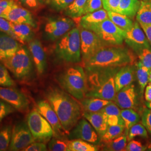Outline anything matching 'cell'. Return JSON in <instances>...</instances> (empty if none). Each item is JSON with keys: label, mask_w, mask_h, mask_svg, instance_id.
Masks as SVG:
<instances>
[{"label": "cell", "mask_w": 151, "mask_h": 151, "mask_svg": "<svg viewBox=\"0 0 151 151\" xmlns=\"http://www.w3.org/2000/svg\"><path fill=\"white\" fill-rule=\"evenodd\" d=\"M120 67L86 68V97H94L114 101L116 95L115 76Z\"/></svg>", "instance_id": "7a4b0ae2"}, {"label": "cell", "mask_w": 151, "mask_h": 151, "mask_svg": "<svg viewBox=\"0 0 151 151\" xmlns=\"http://www.w3.org/2000/svg\"><path fill=\"white\" fill-rule=\"evenodd\" d=\"M134 56L128 49L120 45L105 46L100 49L83 65L85 68L121 67L133 65Z\"/></svg>", "instance_id": "3957f363"}, {"label": "cell", "mask_w": 151, "mask_h": 151, "mask_svg": "<svg viewBox=\"0 0 151 151\" xmlns=\"http://www.w3.org/2000/svg\"><path fill=\"white\" fill-rule=\"evenodd\" d=\"M139 25L142 28V29L143 30L144 32L146 34V37L151 45V24L146 25V24H139Z\"/></svg>", "instance_id": "f907efd6"}, {"label": "cell", "mask_w": 151, "mask_h": 151, "mask_svg": "<svg viewBox=\"0 0 151 151\" xmlns=\"http://www.w3.org/2000/svg\"><path fill=\"white\" fill-rule=\"evenodd\" d=\"M96 33L106 45H120L124 41L125 31L109 19L86 27Z\"/></svg>", "instance_id": "52a82bcc"}, {"label": "cell", "mask_w": 151, "mask_h": 151, "mask_svg": "<svg viewBox=\"0 0 151 151\" xmlns=\"http://www.w3.org/2000/svg\"><path fill=\"white\" fill-rule=\"evenodd\" d=\"M100 111L105 116L109 125H124L123 119L121 116V110L115 103H111L104 108Z\"/></svg>", "instance_id": "7402d4cb"}, {"label": "cell", "mask_w": 151, "mask_h": 151, "mask_svg": "<svg viewBox=\"0 0 151 151\" xmlns=\"http://www.w3.org/2000/svg\"><path fill=\"white\" fill-rule=\"evenodd\" d=\"M0 99L20 111H25L29 108L27 97L14 87L0 86Z\"/></svg>", "instance_id": "5bb4252c"}, {"label": "cell", "mask_w": 151, "mask_h": 151, "mask_svg": "<svg viewBox=\"0 0 151 151\" xmlns=\"http://www.w3.org/2000/svg\"><path fill=\"white\" fill-rule=\"evenodd\" d=\"M146 105L147 108L151 109V102H146Z\"/></svg>", "instance_id": "f5cc1de1"}, {"label": "cell", "mask_w": 151, "mask_h": 151, "mask_svg": "<svg viewBox=\"0 0 151 151\" xmlns=\"http://www.w3.org/2000/svg\"><path fill=\"white\" fill-rule=\"evenodd\" d=\"M150 84L151 85V70H150V75H149V82Z\"/></svg>", "instance_id": "db71d44e"}, {"label": "cell", "mask_w": 151, "mask_h": 151, "mask_svg": "<svg viewBox=\"0 0 151 151\" xmlns=\"http://www.w3.org/2000/svg\"><path fill=\"white\" fill-rule=\"evenodd\" d=\"M148 148L150 149V150H151V144L150 146H148Z\"/></svg>", "instance_id": "11a10c76"}, {"label": "cell", "mask_w": 151, "mask_h": 151, "mask_svg": "<svg viewBox=\"0 0 151 151\" xmlns=\"http://www.w3.org/2000/svg\"><path fill=\"white\" fill-rule=\"evenodd\" d=\"M12 128L10 125H6L0 129V151L9 150L11 142Z\"/></svg>", "instance_id": "836d02e7"}, {"label": "cell", "mask_w": 151, "mask_h": 151, "mask_svg": "<svg viewBox=\"0 0 151 151\" xmlns=\"http://www.w3.org/2000/svg\"><path fill=\"white\" fill-rule=\"evenodd\" d=\"M17 79L27 80L32 75L33 60L31 53L22 45L15 54L2 62Z\"/></svg>", "instance_id": "8992f818"}, {"label": "cell", "mask_w": 151, "mask_h": 151, "mask_svg": "<svg viewBox=\"0 0 151 151\" xmlns=\"http://www.w3.org/2000/svg\"><path fill=\"white\" fill-rule=\"evenodd\" d=\"M0 32H5L8 35H10L12 38L15 39L17 41H19V39L17 38L15 34L14 33L12 27H11V22L7 20L4 17H0Z\"/></svg>", "instance_id": "7bdbcfd3"}, {"label": "cell", "mask_w": 151, "mask_h": 151, "mask_svg": "<svg viewBox=\"0 0 151 151\" xmlns=\"http://www.w3.org/2000/svg\"><path fill=\"white\" fill-rule=\"evenodd\" d=\"M82 115L91 124L101 139L109 126L106 119L103 114L100 111L95 113L83 111Z\"/></svg>", "instance_id": "44dd1931"}, {"label": "cell", "mask_w": 151, "mask_h": 151, "mask_svg": "<svg viewBox=\"0 0 151 151\" xmlns=\"http://www.w3.org/2000/svg\"><path fill=\"white\" fill-rule=\"evenodd\" d=\"M22 46V43L15 39L0 32V62L13 55Z\"/></svg>", "instance_id": "d6986e66"}, {"label": "cell", "mask_w": 151, "mask_h": 151, "mask_svg": "<svg viewBox=\"0 0 151 151\" xmlns=\"http://www.w3.org/2000/svg\"><path fill=\"white\" fill-rule=\"evenodd\" d=\"M4 18L12 23L26 24L33 28L37 27V24L32 13L27 9L17 5V4Z\"/></svg>", "instance_id": "ac0fdd59"}, {"label": "cell", "mask_w": 151, "mask_h": 151, "mask_svg": "<svg viewBox=\"0 0 151 151\" xmlns=\"http://www.w3.org/2000/svg\"><path fill=\"white\" fill-rule=\"evenodd\" d=\"M37 109L52 126L54 131V137L62 138L65 132L60 122L58 115L48 101L47 100L38 101Z\"/></svg>", "instance_id": "9a60e30c"}, {"label": "cell", "mask_w": 151, "mask_h": 151, "mask_svg": "<svg viewBox=\"0 0 151 151\" xmlns=\"http://www.w3.org/2000/svg\"><path fill=\"white\" fill-rule=\"evenodd\" d=\"M68 141L54 138L49 142L48 149L51 151H69Z\"/></svg>", "instance_id": "74e56055"}, {"label": "cell", "mask_w": 151, "mask_h": 151, "mask_svg": "<svg viewBox=\"0 0 151 151\" xmlns=\"http://www.w3.org/2000/svg\"><path fill=\"white\" fill-rule=\"evenodd\" d=\"M139 61L149 70H151V48H144L137 53Z\"/></svg>", "instance_id": "ab89813d"}, {"label": "cell", "mask_w": 151, "mask_h": 151, "mask_svg": "<svg viewBox=\"0 0 151 151\" xmlns=\"http://www.w3.org/2000/svg\"><path fill=\"white\" fill-rule=\"evenodd\" d=\"M3 1V0H0V2H1V1Z\"/></svg>", "instance_id": "6f0895ef"}, {"label": "cell", "mask_w": 151, "mask_h": 151, "mask_svg": "<svg viewBox=\"0 0 151 151\" xmlns=\"http://www.w3.org/2000/svg\"><path fill=\"white\" fill-rule=\"evenodd\" d=\"M125 129L124 125H109L101 140L103 141L112 140L123 134Z\"/></svg>", "instance_id": "e575fe53"}, {"label": "cell", "mask_w": 151, "mask_h": 151, "mask_svg": "<svg viewBox=\"0 0 151 151\" xmlns=\"http://www.w3.org/2000/svg\"><path fill=\"white\" fill-rule=\"evenodd\" d=\"M114 101L122 109L135 108L137 102V95L134 86L131 84L117 92Z\"/></svg>", "instance_id": "e0dca14e"}, {"label": "cell", "mask_w": 151, "mask_h": 151, "mask_svg": "<svg viewBox=\"0 0 151 151\" xmlns=\"http://www.w3.org/2000/svg\"><path fill=\"white\" fill-rule=\"evenodd\" d=\"M54 52L57 57L65 62L76 63L81 61L79 27H73L57 40Z\"/></svg>", "instance_id": "5b68a950"}, {"label": "cell", "mask_w": 151, "mask_h": 151, "mask_svg": "<svg viewBox=\"0 0 151 151\" xmlns=\"http://www.w3.org/2000/svg\"><path fill=\"white\" fill-rule=\"evenodd\" d=\"M22 4H23L28 8L35 9L38 8L40 4V0H20Z\"/></svg>", "instance_id": "681fc988"}, {"label": "cell", "mask_w": 151, "mask_h": 151, "mask_svg": "<svg viewBox=\"0 0 151 151\" xmlns=\"http://www.w3.org/2000/svg\"><path fill=\"white\" fill-rule=\"evenodd\" d=\"M14 0H3L0 2V17H4L16 4Z\"/></svg>", "instance_id": "ee69618b"}, {"label": "cell", "mask_w": 151, "mask_h": 151, "mask_svg": "<svg viewBox=\"0 0 151 151\" xmlns=\"http://www.w3.org/2000/svg\"><path fill=\"white\" fill-rule=\"evenodd\" d=\"M142 124L146 128L147 130L151 134V109H146L142 116Z\"/></svg>", "instance_id": "bcb514c9"}, {"label": "cell", "mask_w": 151, "mask_h": 151, "mask_svg": "<svg viewBox=\"0 0 151 151\" xmlns=\"http://www.w3.org/2000/svg\"><path fill=\"white\" fill-rule=\"evenodd\" d=\"M16 109L0 99V124L7 116L16 111Z\"/></svg>", "instance_id": "b9f144b4"}, {"label": "cell", "mask_w": 151, "mask_h": 151, "mask_svg": "<svg viewBox=\"0 0 151 151\" xmlns=\"http://www.w3.org/2000/svg\"><path fill=\"white\" fill-rule=\"evenodd\" d=\"M87 0H75L65 10V15L72 19L80 18Z\"/></svg>", "instance_id": "d6a6232c"}, {"label": "cell", "mask_w": 151, "mask_h": 151, "mask_svg": "<svg viewBox=\"0 0 151 151\" xmlns=\"http://www.w3.org/2000/svg\"><path fill=\"white\" fill-rule=\"evenodd\" d=\"M121 116L124 120L125 129L128 131L133 125L138 123L140 120L139 115L133 109H122Z\"/></svg>", "instance_id": "1f68e13d"}, {"label": "cell", "mask_w": 151, "mask_h": 151, "mask_svg": "<svg viewBox=\"0 0 151 151\" xmlns=\"http://www.w3.org/2000/svg\"><path fill=\"white\" fill-rule=\"evenodd\" d=\"M103 7L101 0H87L82 12V16L101 9Z\"/></svg>", "instance_id": "f35d334b"}, {"label": "cell", "mask_w": 151, "mask_h": 151, "mask_svg": "<svg viewBox=\"0 0 151 151\" xmlns=\"http://www.w3.org/2000/svg\"><path fill=\"white\" fill-rule=\"evenodd\" d=\"M45 96L58 115L67 134L75 127L82 115L81 105L69 93L57 87H50Z\"/></svg>", "instance_id": "6da1fadb"}, {"label": "cell", "mask_w": 151, "mask_h": 151, "mask_svg": "<svg viewBox=\"0 0 151 151\" xmlns=\"http://www.w3.org/2000/svg\"><path fill=\"white\" fill-rule=\"evenodd\" d=\"M24 151H47V147L45 143L41 142H34L23 150Z\"/></svg>", "instance_id": "c3c4849f"}, {"label": "cell", "mask_w": 151, "mask_h": 151, "mask_svg": "<svg viewBox=\"0 0 151 151\" xmlns=\"http://www.w3.org/2000/svg\"><path fill=\"white\" fill-rule=\"evenodd\" d=\"M35 142L27 123L24 122L17 123L12 131L11 142L9 150L23 151L27 147Z\"/></svg>", "instance_id": "8fae6325"}, {"label": "cell", "mask_w": 151, "mask_h": 151, "mask_svg": "<svg viewBox=\"0 0 151 151\" xmlns=\"http://www.w3.org/2000/svg\"><path fill=\"white\" fill-rule=\"evenodd\" d=\"M11 27L13 32L21 43L24 44L25 42L29 43L34 39V33L32 26L26 24L11 22Z\"/></svg>", "instance_id": "cb8c5ba5"}, {"label": "cell", "mask_w": 151, "mask_h": 151, "mask_svg": "<svg viewBox=\"0 0 151 151\" xmlns=\"http://www.w3.org/2000/svg\"><path fill=\"white\" fill-rule=\"evenodd\" d=\"M136 19L139 24L151 25V1H141L140 7L136 15Z\"/></svg>", "instance_id": "f1b7e54d"}, {"label": "cell", "mask_w": 151, "mask_h": 151, "mask_svg": "<svg viewBox=\"0 0 151 151\" xmlns=\"http://www.w3.org/2000/svg\"><path fill=\"white\" fill-rule=\"evenodd\" d=\"M0 86L9 87L16 86V83L12 79L8 69L1 62H0Z\"/></svg>", "instance_id": "8d00e7d4"}, {"label": "cell", "mask_w": 151, "mask_h": 151, "mask_svg": "<svg viewBox=\"0 0 151 151\" xmlns=\"http://www.w3.org/2000/svg\"><path fill=\"white\" fill-rule=\"evenodd\" d=\"M69 151H97L99 148L86 141L75 139L68 141Z\"/></svg>", "instance_id": "4dcf8cb0"}, {"label": "cell", "mask_w": 151, "mask_h": 151, "mask_svg": "<svg viewBox=\"0 0 151 151\" xmlns=\"http://www.w3.org/2000/svg\"><path fill=\"white\" fill-rule=\"evenodd\" d=\"M28 48L33 62L39 75H43L47 68V58L42 44L38 39H34L28 44Z\"/></svg>", "instance_id": "2e32d148"}, {"label": "cell", "mask_w": 151, "mask_h": 151, "mask_svg": "<svg viewBox=\"0 0 151 151\" xmlns=\"http://www.w3.org/2000/svg\"><path fill=\"white\" fill-rule=\"evenodd\" d=\"M81 41V55L83 63L94 54L103 48L107 46L104 43L96 33L79 25Z\"/></svg>", "instance_id": "30bf717a"}, {"label": "cell", "mask_w": 151, "mask_h": 151, "mask_svg": "<svg viewBox=\"0 0 151 151\" xmlns=\"http://www.w3.org/2000/svg\"><path fill=\"white\" fill-rule=\"evenodd\" d=\"M112 102L113 101L104 100L97 97H85L81 100V105L84 111L95 113L100 111L106 105Z\"/></svg>", "instance_id": "d4e9b609"}, {"label": "cell", "mask_w": 151, "mask_h": 151, "mask_svg": "<svg viewBox=\"0 0 151 151\" xmlns=\"http://www.w3.org/2000/svg\"><path fill=\"white\" fill-rule=\"evenodd\" d=\"M27 123L37 142H47L54 136V131L52 126L37 109L32 110L27 115Z\"/></svg>", "instance_id": "ba28073f"}, {"label": "cell", "mask_w": 151, "mask_h": 151, "mask_svg": "<svg viewBox=\"0 0 151 151\" xmlns=\"http://www.w3.org/2000/svg\"><path fill=\"white\" fill-rule=\"evenodd\" d=\"M109 19L117 27L124 31L130 29L133 25L134 22L128 16L114 11H108Z\"/></svg>", "instance_id": "83f0119b"}, {"label": "cell", "mask_w": 151, "mask_h": 151, "mask_svg": "<svg viewBox=\"0 0 151 151\" xmlns=\"http://www.w3.org/2000/svg\"><path fill=\"white\" fill-rule=\"evenodd\" d=\"M147 147L143 146L142 143L137 140H130L129 142L125 147V151H146Z\"/></svg>", "instance_id": "f6af8a7d"}, {"label": "cell", "mask_w": 151, "mask_h": 151, "mask_svg": "<svg viewBox=\"0 0 151 151\" xmlns=\"http://www.w3.org/2000/svg\"><path fill=\"white\" fill-rule=\"evenodd\" d=\"M104 9L107 11L116 12L120 0H101Z\"/></svg>", "instance_id": "7dc6e473"}, {"label": "cell", "mask_w": 151, "mask_h": 151, "mask_svg": "<svg viewBox=\"0 0 151 151\" xmlns=\"http://www.w3.org/2000/svg\"><path fill=\"white\" fill-rule=\"evenodd\" d=\"M135 69L133 65L121 67L115 76V86L116 93L124 87L132 84L134 80Z\"/></svg>", "instance_id": "ffe728a7"}, {"label": "cell", "mask_w": 151, "mask_h": 151, "mask_svg": "<svg viewBox=\"0 0 151 151\" xmlns=\"http://www.w3.org/2000/svg\"><path fill=\"white\" fill-rule=\"evenodd\" d=\"M57 80L63 90L77 100L86 96L87 82L86 72L80 65L70 67L60 73Z\"/></svg>", "instance_id": "277c9868"}, {"label": "cell", "mask_w": 151, "mask_h": 151, "mask_svg": "<svg viewBox=\"0 0 151 151\" xmlns=\"http://www.w3.org/2000/svg\"><path fill=\"white\" fill-rule=\"evenodd\" d=\"M69 138L70 139H80L92 144H97L101 140L96 130L87 120L85 119H80L70 132Z\"/></svg>", "instance_id": "4fadbf2b"}, {"label": "cell", "mask_w": 151, "mask_h": 151, "mask_svg": "<svg viewBox=\"0 0 151 151\" xmlns=\"http://www.w3.org/2000/svg\"><path fill=\"white\" fill-rule=\"evenodd\" d=\"M139 0H120L116 12L133 19L140 7Z\"/></svg>", "instance_id": "484cf974"}, {"label": "cell", "mask_w": 151, "mask_h": 151, "mask_svg": "<svg viewBox=\"0 0 151 151\" xmlns=\"http://www.w3.org/2000/svg\"><path fill=\"white\" fill-rule=\"evenodd\" d=\"M108 19H109L108 11L101 9L83 15L80 18L73 19V20L75 22H77L80 26L86 27L88 25L100 22Z\"/></svg>", "instance_id": "603a6c76"}, {"label": "cell", "mask_w": 151, "mask_h": 151, "mask_svg": "<svg viewBox=\"0 0 151 151\" xmlns=\"http://www.w3.org/2000/svg\"><path fill=\"white\" fill-rule=\"evenodd\" d=\"M124 41L136 53L144 48H151L146 34L137 22L127 30L125 31Z\"/></svg>", "instance_id": "7c38bea8"}, {"label": "cell", "mask_w": 151, "mask_h": 151, "mask_svg": "<svg viewBox=\"0 0 151 151\" xmlns=\"http://www.w3.org/2000/svg\"><path fill=\"white\" fill-rule=\"evenodd\" d=\"M144 1H151V0H143Z\"/></svg>", "instance_id": "9f6ffc18"}, {"label": "cell", "mask_w": 151, "mask_h": 151, "mask_svg": "<svg viewBox=\"0 0 151 151\" xmlns=\"http://www.w3.org/2000/svg\"><path fill=\"white\" fill-rule=\"evenodd\" d=\"M75 27V22L69 17L50 18L44 25V35L48 40L57 41Z\"/></svg>", "instance_id": "9c48e42d"}, {"label": "cell", "mask_w": 151, "mask_h": 151, "mask_svg": "<svg viewBox=\"0 0 151 151\" xmlns=\"http://www.w3.org/2000/svg\"><path fill=\"white\" fill-rule=\"evenodd\" d=\"M75 0H48L49 6L55 11H65Z\"/></svg>", "instance_id": "60d3db41"}, {"label": "cell", "mask_w": 151, "mask_h": 151, "mask_svg": "<svg viewBox=\"0 0 151 151\" xmlns=\"http://www.w3.org/2000/svg\"><path fill=\"white\" fill-rule=\"evenodd\" d=\"M150 70L139 61L136 63V75L142 95L143 94L146 86L149 82Z\"/></svg>", "instance_id": "f546056e"}, {"label": "cell", "mask_w": 151, "mask_h": 151, "mask_svg": "<svg viewBox=\"0 0 151 151\" xmlns=\"http://www.w3.org/2000/svg\"><path fill=\"white\" fill-rule=\"evenodd\" d=\"M145 98L146 102H151V85L150 83L145 88Z\"/></svg>", "instance_id": "816d5d0a"}, {"label": "cell", "mask_w": 151, "mask_h": 151, "mask_svg": "<svg viewBox=\"0 0 151 151\" xmlns=\"http://www.w3.org/2000/svg\"><path fill=\"white\" fill-rule=\"evenodd\" d=\"M136 137H140L142 138L148 137L147 130L143 124L137 123L128 130L127 134L128 141L132 140Z\"/></svg>", "instance_id": "d590c367"}, {"label": "cell", "mask_w": 151, "mask_h": 151, "mask_svg": "<svg viewBox=\"0 0 151 151\" xmlns=\"http://www.w3.org/2000/svg\"><path fill=\"white\" fill-rule=\"evenodd\" d=\"M128 130H125L123 134L112 140L103 141L102 149L104 151H125L127 146Z\"/></svg>", "instance_id": "4316f807"}]
</instances>
